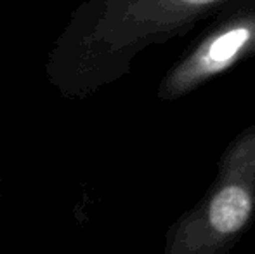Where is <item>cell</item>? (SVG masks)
<instances>
[{
    "label": "cell",
    "instance_id": "3",
    "mask_svg": "<svg viewBox=\"0 0 255 254\" xmlns=\"http://www.w3.org/2000/svg\"><path fill=\"white\" fill-rule=\"evenodd\" d=\"M229 0H96L122 56L184 37Z\"/></svg>",
    "mask_w": 255,
    "mask_h": 254
},
{
    "label": "cell",
    "instance_id": "1",
    "mask_svg": "<svg viewBox=\"0 0 255 254\" xmlns=\"http://www.w3.org/2000/svg\"><path fill=\"white\" fill-rule=\"evenodd\" d=\"M255 223V122L217 160L203 197L168 227L163 254H231Z\"/></svg>",
    "mask_w": 255,
    "mask_h": 254
},
{
    "label": "cell",
    "instance_id": "2",
    "mask_svg": "<svg viewBox=\"0 0 255 254\" xmlns=\"http://www.w3.org/2000/svg\"><path fill=\"white\" fill-rule=\"evenodd\" d=\"M255 56V0H229L167 70L158 87L161 101L202 89Z\"/></svg>",
    "mask_w": 255,
    "mask_h": 254
}]
</instances>
